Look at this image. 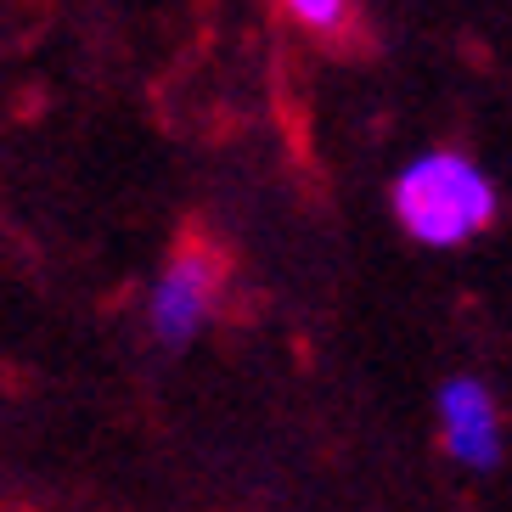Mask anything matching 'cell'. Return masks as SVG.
<instances>
[{
	"mask_svg": "<svg viewBox=\"0 0 512 512\" xmlns=\"http://www.w3.org/2000/svg\"><path fill=\"white\" fill-rule=\"evenodd\" d=\"M394 214L422 248H456L496 220V186L456 152H428L394 181Z\"/></svg>",
	"mask_w": 512,
	"mask_h": 512,
	"instance_id": "1",
	"label": "cell"
},
{
	"mask_svg": "<svg viewBox=\"0 0 512 512\" xmlns=\"http://www.w3.org/2000/svg\"><path fill=\"white\" fill-rule=\"evenodd\" d=\"M220 282H226V259L214 254L209 242H186L181 254L169 259L158 293H152V332H158V344H169V349L192 344V332L203 327V316L220 299Z\"/></svg>",
	"mask_w": 512,
	"mask_h": 512,
	"instance_id": "2",
	"label": "cell"
},
{
	"mask_svg": "<svg viewBox=\"0 0 512 512\" xmlns=\"http://www.w3.org/2000/svg\"><path fill=\"white\" fill-rule=\"evenodd\" d=\"M439 422H445V445L456 462L467 467H496L501 456V422H496V400L484 383L473 377H451L439 389Z\"/></svg>",
	"mask_w": 512,
	"mask_h": 512,
	"instance_id": "3",
	"label": "cell"
},
{
	"mask_svg": "<svg viewBox=\"0 0 512 512\" xmlns=\"http://www.w3.org/2000/svg\"><path fill=\"white\" fill-rule=\"evenodd\" d=\"M282 6L316 34H338L349 23V0H282Z\"/></svg>",
	"mask_w": 512,
	"mask_h": 512,
	"instance_id": "4",
	"label": "cell"
}]
</instances>
